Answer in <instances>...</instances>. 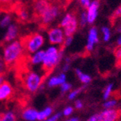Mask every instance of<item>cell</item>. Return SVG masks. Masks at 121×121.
I'll use <instances>...</instances> for the list:
<instances>
[{"label":"cell","mask_w":121,"mask_h":121,"mask_svg":"<svg viewBox=\"0 0 121 121\" xmlns=\"http://www.w3.org/2000/svg\"><path fill=\"white\" fill-rule=\"evenodd\" d=\"M24 48L20 40L12 41L5 47L3 53V59L7 66H12L22 58Z\"/></svg>","instance_id":"obj_1"},{"label":"cell","mask_w":121,"mask_h":121,"mask_svg":"<svg viewBox=\"0 0 121 121\" xmlns=\"http://www.w3.org/2000/svg\"><path fill=\"white\" fill-rule=\"evenodd\" d=\"M63 50H59L54 46L49 47L45 51V56L42 62V67L46 72H49L57 65L63 58Z\"/></svg>","instance_id":"obj_2"},{"label":"cell","mask_w":121,"mask_h":121,"mask_svg":"<svg viewBox=\"0 0 121 121\" xmlns=\"http://www.w3.org/2000/svg\"><path fill=\"white\" fill-rule=\"evenodd\" d=\"M24 50L29 53H34L39 51L44 43V37L39 33H34L25 37L20 40Z\"/></svg>","instance_id":"obj_3"},{"label":"cell","mask_w":121,"mask_h":121,"mask_svg":"<svg viewBox=\"0 0 121 121\" xmlns=\"http://www.w3.org/2000/svg\"><path fill=\"white\" fill-rule=\"evenodd\" d=\"M61 5L57 2H53L38 20L41 26L46 27L50 25L58 17V15L61 12Z\"/></svg>","instance_id":"obj_4"},{"label":"cell","mask_w":121,"mask_h":121,"mask_svg":"<svg viewBox=\"0 0 121 121\" xmlns=\"http://www.w3.org/2000/svg\"><path fill=\"white\" fill-rule=\"evenodd\" d=\"M42 84V77L38 73L30 71L24 78V85L25 89L30 92H36L41 88Z\"/></svg>","instance_id":"obj_5"},{"label":"cell","mask_w":121,"mask_h":121,"mask_svg":"<svg viewBox=\"0 0 121 121\" xmlns=\"http://www.w3.org/2000/svg\"><path fill=\"white\" fill-rule=\"evenodd\" d=\"M48 37L49 43L52 45H62L65 40V34L60 27L50 29L48 31Z\"/></svg>","instance_id":"obj_6"},{"label":"cell","mask_w":121,"mask_h":121,"mask_svg":"<svg viewBox=\"0 0 121 121\" xmlns=\"http://www.w3.org/2000/svg\"><path fill=\"white\" fill-rule=\"evenodd\" d=\"M53 3L52 0H34L33 4V9L34 17L39 20V17L44 14Z\"/></svg>","instance_id":"obj_7"},{"label":"cell","mask_w":121,"mask_h":121,"mask_svg":"<svg viewBox=\"0 0 121 121\" xmlns=\"http://www.w3.org/2000/svg\"><path fill=\"white\" fill-rule=\"evenodd\" d=\"M99 42L98 30L96 27H92L89 30L88 36L87 39V43L86 45V49L88 52H91L94 47V45Z\"/></svg>","instance_id":"obj_8"},{"label":"cell","mask_w":121,"mask_h":121,"mask_svg":"<svg viewBox=\"0 0 121 121\" xmlns=\"http://www.w3.org/2000/svg\"><path fill=\"white\" fill-rule=\"evenodd\" d=\"M99 7V2L98 0H94L91 2L90 5L87 8V20L88 23L92 24L96 20L98 15V9Z\"/></svg>","instance_id":"obj_9"},{"label":"cell","mask_w":121,"mask_h":121,"mask_svg":"<svg viewBox=\"0 0 121 121\" xmlns=\"http://www.w3.org/2000/svg\"><path fill=\"white\" fill-rule=\"evenodd\" d=\"M101 121H116L119 117V112L115 108L104 109L99 113Z\"/></svg>","instance_id":"obj_10"},{"label":"cell","mask_w":121,"mask_h":121,"mask_svg":"<svg viewBox=\"0 0 121 121\" xmlns=\"http://www.w3.org/2000/svg\"><path fill=\"white\" fill-rule=\"evenodd\" d=\"M78 26V22L77 17L75 16V13H73V15L71 20L63 27L65 35L66 37L72 36L75 33V31L77 30Z\"/></svg>","instance_id":"obj_11"},{"label":"cell","mask_w":121,"mask_h":121,"mask_svg":"<svg viewBox=\"0 0 121 121\" xmlns=\"http://www.w3.org/2000/svg\"><path fill=\"white\" fill-rule=\"evenodd\" d=\"M12 94V88L9 83L5 82L0 86V101L7 99L11 97Z\"/></svg>","instance_id":"obj_12"},{"label":"cell","mask_w":121,"mask_h":121,"mask_svg":"<svg viewBox=\"0 0 121 121\" xmlns=\"http://www.w3.org/2000/svg\"><path fill=\"white\" fill-rule=\"evenodd\" d=\"M65 82H66V75L64 73H61L58 76L52 77L48 81V86L49 87H54L60 86Z\"/></svg>","instance_id":"obj_13"},{"label":"cell","mask_w":121,"mask_h":121,"mask_svg":"<svg viewBox=\"0 0 121 121\" xmlns=\"http://www.w3.org/2000/svg\"><path fill=\"white\" fill-rule=\"evenodd\" d=\"M18 29L15 25H10L7 29V31L5 36V42H11L14 40L18 36Z\"/></svg>","instance_id":"obj_14"},{"label":"cell","mask_w":121,"mask_h":121,"mask_svg":"<svg viewBox=\"0 0 121 121\" xmlns=\"http://www.w3.org/2000/svg\"><path fill=\"white\" fill-rule=\"evenodd\" d=\"M38 111L34 108H28L23 110L22 113L23 118L26 121H35L37 120Z\"/></svg>","instance_id":"obj_15"},{"label":"cell","mask_w":121,"mask_h":121,"mask_svg":"<svg viewBox=\"0 0 121 121\" xmlns=\"http://www.w3.org/2000/svg\"><path fill=\"white\" fill-rule=\"evenodd\" d=\"M45 56V51L43 50H39L34 53V55L31 57V63L34 65H38L42 64L43 60Z\"/></svg>","instance_id":"obj_16"},{"label":"cell","mask_w":121,"mask_h":121,"mask_svg":"<svg viewBox=\"0 0 121 121\" xmlns=\"http://www.w3.org/2000/svg\"><path fill=\"white\" fill-rule=\"evenodd\" d=\"M17 14L19 21L25 22L29 20V13L28 10L23 6L19 7L17 9Z\"/></svg>","instance_id":"obj_17"},{"label":"cell","mask_w":121,"mask_h":121,"mask_svg":"<svg viewBox=\"0 0 121 121\" xmlns=\"http://www.w3.org/2000/svg\"><path fill=\"white\" fill-rule=\"evenodd\" d=\"M53 112V109L51 107H47L44 108L43 110L38 112L37 114V120L39 121H44L46 119H47L49 117L52 115Z\"/></svg>","instance_id":"obj_18"},{"label":"cell","mask_w":121,"mask_h":121,"mask_svg":"<svg viewBox=\"0 0 121 121\" xmlns=\"http://www.w3.org/2000/svg\"><path fill=\"white\" fill-rule=\"evenodd\" d=\"M75 73H76L77 77L81 81V82H82L84 84H87L92 81V77H91V76L89 74L84 73L83 71H82L78 69H75Z\"/></svg>","instance_id":"obj_19"},{"label":"cell","mask_w":121,"mask_h":121,"mask_svg":"<svg viewBox=\"0 0 121 121\" xmlns=\"http://www.w3.org/2000/svg\"><path fill=\"white\" fill-rule=\"evenodd\" d=\"M112 89H113V84L110 83L106 86L103 92V99L104 100H107L110 98L112 92Z\"/></svg>","instance_id":"obj_20"},{"label":"cell","mask_w":121,"mask_h":121,"mask_svg":"<svg viewBox=\"0 0 121 121\" xmlns=\"http://www.w3.org/2000/svg\"><path fill=\"white\" fill-rule=\"evenodd\" d=\"M102 33L103 35V40L104 42H108L111 38L110 30L107 27H102Z\"/></svg>","instance_id":"obj_21"},{"label":"cell","mask_w":121,"mask_h":121,"mask_svg":"<svg viewBox=\"0 0 121 121\" xmlns=\"http://www.w3.org/2000/svg\"><path fill=\"white\" fill-rule=\"evenodd\" d=\"M117 102L115 99H107L105 102L103 104V106L104 109H112L117 105Z\"/></svg>","instance_id":"obj_22"},{"label":"cell","mask_w":121,"mask_h":121,"mask_svg":"<svg viewBox=\"0 0 121 121\" xmlns=\"http://www.w3.org/2000/svg\"><path fill=\"white\" fill-rule=\"evenodd\" d=\"M1 121H15V115L12 112H7L2 116Z\"/></svg>","instance_id":"obj_23"},{"label":"cell","mask_w":121,"mask_h":121,"mask_svg":"<svg viewBox=\"0 0 121 121\" xmlns=\"http://www.w3.org/2000/svg\"><path fill=\"white\" fill-rule=\"evenodd\" d=\"M73 12L66 14L65 15V17L63 18L62 21L60 22V24H59V25H60V27H64L66 25V24L71 20V18H72V17H73Z\"/></svg>","instance_id":"obj_24"},{"label":"cell","mask_w":121,"mask_h":121,"mask_svg":"<svg viewBox=\"0 0 121 121\" xmlns=\"http://www.w3.org/2000/svg\"><path fill=\"white\" fill-rule=\"evenodd\" d=\"M88 23V20H87V14H86V12H81V15H80V18H79V25L81 27H84L86 24Z\"/></svg>","instance_id":"obj_25"},{"label":"cell","mask_w":121,"mask_h":121,"mask_svg":"<svg viewBox=\"0 0 121 121\" xmlns=\"http://www.w3.org/2000/svg\"><path fill=\"white\" fill-rule=\"evenodd\" d=\"M10 22H11V17L10 15H6L0 21V26L2 27H6L10 25Z\"/></svg>","instance_id":"obj_26"},{"label":"cell","mask_w":121,"mask_h":121,"mask_svg":"<svg viewBox=\"0 0 121 121\" xmlns=\"http://www.w3.org/2000/svg\"><path fill=\"white\" fill-rule=\"evenodd\" d=\"M81 89H77L73 90L72 92H70L69 93V95H68V99H70V100L74 99L79 95V93L81 92Z\"/></svg>","instance_id":"obj_27"},{"label":"cell","mask_w":121,"mask_h":121,"mask_svg":"<svg viewBox=\"0 0 121 121\" xmlns=\"http://www.w3.org/2000/svg\"><path fill=\"white\" fill-rule=\"evenodd\" d=\"M72 87V85L68 82H65L63 84H62L61 85H60V89H61V91H62V92L65 93V92H68V91L70 90Z\"/></svg>","instance_id":"obj_28"},{"label":"cell","mask_w":121,"mask_h":121,"mask_svg":"<svg viewBox=\"0 0 121 121\" xmlns=\"http://www.w3.org/2000/svg\"><path fill=\"white\" fill-rule=\"evenodd\" d=\"M6 68H7V65H6V64L3 58L0 57V75L3 74V73L5 72Z\"/></svg>","instance_id":"obj_29"},{"label":"cell","mask_w":121,"mask_h":121,"mask_svg":"<svg viewBox=\"0 0 121 121\" xmlns=\"http://www.w3.org/2000/svg\"><path fill=\"white\" fill-rule=\"evenodd\" d=\"M60 117H61V113H59H59H56V114L49 117L47 119H46L44 121H57L59 119Z\"/></svg>","instance_id":"obj_30"},{"label":"cell","mask_w":121,"mask_h":121,"mask_svg":"<svg viewBox=\"0 0 121 121\" xmlns=\"http://www.w3.org/2000/svg\"><path fill=\"white\" fill-rule=\"evenodd\" d=\"M72 42H73V36H68V37H66V38L64 40L63 44L62 45L63 48L64 47H67V46H68V45H70L72 43Z\"/></svg>","instance_id":"obj_31"},{"label":"cell","mask_w":121,"mask_h":121,"mask_svg":"<svg viewBox=\"0 0 121 121\" xmlns=\"http://www.w3.org/2000/svg\"><path fill=\"white\" fill-rule=\"evenodd\" d=\"M73 112V108L71 106H68V107L65 108L63 110V115L65 116H69Z\"/></svg>","instance_id":"obj_32"},{"label":"cell","mask_w":121,"mask_h":121,"mask_svg":"<svg viewBox=\"0 0 121 121\" xmlns=\"http://www.w3.org/2000/svg\"><path fill=\"white\" fill-rule=\"evenodd\" d=\"M86 121H101L99 113L94 114V115H92V116H91Z\"/></svg>","instance_id":"obj_33"},{"label":"cell","mask_w":121,"mask_h":121,"mask_svg":"<svg viewBox=\"0 0 121 121\" xmlns=\"http://www.w3.org/2000/svg\"><path fill=\"white\" fill-rule=\"evenodd\" d=\"M80 2H81V5L83 6V7L85 9H87L91 4L90 0H80Z\"/></svg>","instance_id":"obj_34"},{"label":"cell","mask_w":121,"mask_h":121,"mask_svg":"<svg viewBox=\"0 0 121 121\" xmlns=\"http://www.w3.org/2000/svg\"><path fill=\"white\" fill-rule=\"evenodd\" d=\"M75 108L78 109V110L81 109L83 107V104L82 101H81L80 99H78V100L75 101Z\"/></svg>","instance_id":"obj_35"},{"label":"cell","mask_w":121,"mask_h":121,"mask_svg":"<svg viewBox=\"0 0 121 121\" xmlns=\"http://www.w3.org/2000/svg\"><path fill=\"white\" fill-rule=\"evenodd\" d=\"M115 55L117 59H121V47L116 49V51L115 52Z\"/></svg>","instance_id":"obj_36"},{"label":"cell","mask_w":121,"mask_h":121,"mask_svg":"<svg viewBox=\"0 0 121 121\" xmlns=\"http://www.w3.org/2000/svg\"><path fill=\"white\" fill-rule=\"evenodd\" d=\"M114 14H115V17H120V16H121V7H118V8L115 10Z\"/></svg>","instance_id":"obj_37"},{"label":"cell","mask_w":121,"mask_h":121,"mask_svg":"<svg viewBox=\"0 0 121 121\" xmlns=\"http://www.w3.org/2000/svg\"><path fill=\"white\" fill-rule=\"evenodd\" d=\"M52 1L53 2V0H52ZM69 1H70V0H57V3H58L59 4H60V5H61V6L63 7V6L65 5L66 2L68 3Z\"/></svg>","instance_id":"obj_38"},{"label":"cell","mask_w":121,"mask_h":121,"mask_svg":"<svg viewBox=\"0 0 121 121\" xmlns=\"http://www.w3.org/2000/svg\"><path fill=\"white\" fill-rule=\"evenodd\" d=\"M12 0H0V5H4L6 6L7 4H9L11 2Z\"/></svg>","instance_id":"obj_39"},{"label":"cell","mask_w":121,"mask_h":121,"mask_svg":"<svg viewBox=\"0 0 121 121\" xmlns=\"http://www.w3.org/2000/svg\"><path fill=\"white\" fill-rule=\"evenodd\" d=\"M69 69H70V64H69V63H66L65 64V66H63V71L65 72V71H68L69 70Z\"/></svg>","instance_id":"obj_40"},{"label":"cell","mask_w":121,"mask_h":121,"mask_svg":"<svg viewBox=\"0 0 121 121\" xmlns=\"http://www.w3.org/2000/svg\"><path fill=\"white\" fill-rule=\"evenodd\" d=\"M5 77H4V76L3 74H1L0 75V86H1L3 83H5Z\"/></svg>","instance_id":"obj_41"},{"label":"cell","mask_w":121,"mask_h":121,"mask_svg":"<svg viewBox=\"0 0 121 121\" xmlns=\"http://www.w3.org/2000/svg\"><path fill=\"white\" fill-rule=\"evenodd\" d=\"M66 121H80V120L78 117H71V118L67 120Z\"/></svg>","instance_id":"obj_42"},{"label":"cell","mask_w":121,"mask_h":121,"mask_svg":"<svg viewBox=\"0 0 121 121\" xmlns=\"http://www.w3.org/2000/svg\"><path fill=\"white\" fill-rule=\"evenodd\" d=\"M117 45H119V46H121V34H120V36L118 37V38H117Z\"/></svg>","instance_id":"obj_43"},{"label":"cell","mask_w":121,"mask_h":121,"mask_svg":"<svg viewBox=\"0 0 121 121\" xmlns=\"http://www.w3.org/2000/svg\"><path fill=\"white\" fill-rule=\"evenodd\" d=\"M117 31L119 33H120V34H121V25H119V26L117 27Z\"/></svg>","instance_id":"obj_44"},{"label":"cell","mask_w":121,"mask_h":121,"mask_svg":"<svg viewBox=\"0 0 121 121\" xmlns=\"http://www.w3.org/2000/svg\"><path fill=\"white\" fill-rule=\"evenodd\" d=\"M1 120H2V116L0 115V121H1Z\"/></svg>","instance_id":"obj_45"}]
</instances>
